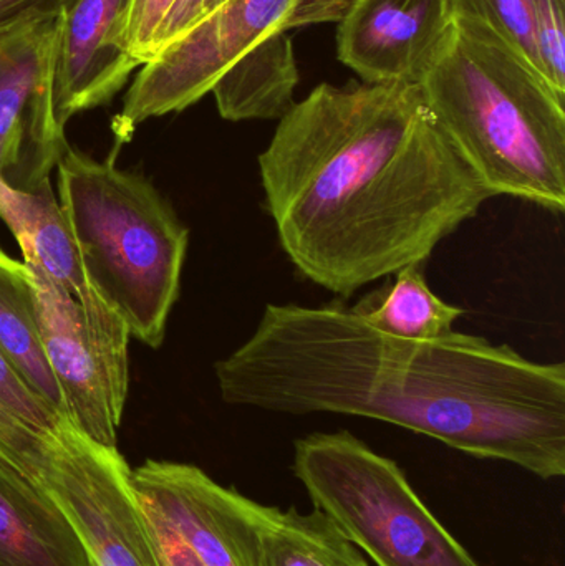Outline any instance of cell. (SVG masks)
<instances>
[{
	"mask_svg": "<svg viewBox=\"0 0 565 566\" xmlns=\"http://www.w3.org/2000/svg\"><path fill=\"white\" fill-rule=\"evenodd\" d=\"M215 375L226 405L377 419L544 481L565 475L564 363L483 336L400 339L354 306L269 303Z\"/></svg>",
	"mask_w": 565,
	"mask_h": 566,
	"instance_id": "6da1fadb",
	"label": "cell"
},
{
	"mask_svg": "<svg viewBox=\"0 0 565 566\" xmlns=\"http://www.w3.org/2000/svg\"><path fill=\"white\" fill-rule=\"evenodd\" d=\"M258 163L282 251L344 298L425 264L491 199L405 83H321Z\"/></svg>",
	"mask_w": 565,
	"mask_h": 566,
	"instance_id": "7a4b0ae2",
	"label": "cell"
},
{
	"mask_svg": "<svg viewBox=\"0 0 565 566\" xmlns=\"http://www.w3.org/2000/svg\"><path fill=\"white\" fill-rule=\"evenodd\" d=\"M435 122L480 185L565 211V99L491 30L454 20L420 85Z\"/></svg>",
	"mask_w": 565,
	"mask_h": 566,
	"instance_id": "3957f363",
	"label": "cell"
},
{
	"mask_svg": "<svg viewBox=\"0 0 565 566\" xmlns=\"http://www.w3.org/2000/svg\"><path fill=\"white\" fill-rule=\"evenodd\" d=\"M116 151L96 161L72 146L56 165V201L86 274L132 338L165 339L181 286L189 231L151 182L123 171Z\"/></svg>",
	"mask_w": 565,
	"mask_h": 566,
	"instance_id": "277c9868",
	"label": "cell"
},
{
	"mask_svg": "<svg viewBox=\"0 0 565 566\" xmlns=\"http://www.w3.org/2000/svg\"><path fill=\"white\" fill-rule=\"evenodd\" d=\"M294 474L377 566H481L418 497L394 459L352 432H314L294 444Z\"/></svg>",
	"mask_w": 565,
	"mask_h": 566,
	"instance_id": "5b68a950",
	"label": "cell"
},
{
	"mask_svg": "<svg viewBox=\"0 0 565 566\" xmlns=\"http://www.w3.org/2000/svg\"><path fill=\"white\" fill-rule=\"evenodd\" d=\"M352 0H224L139 69L113 119L116 145L142 123L189 108L255 43L301 27L341 22Z\"/></svg>",
	"mask_w": 565,
	"mask_h": 566,
	"instance_id": "8992f818",
	"label": "cell"
},
{
	"mask_svg": "<svg viewBox=\"0 0 565 566\" xmlns=\"http://www.w3.org/2000/svg\"><path fill=\"white\" fill-rule=\"evenodd\" d=\"M39 485L65 515L93 566H163L132 469L118 448L79 432L52 452Z\"/></svg>",
	"mask_w": 565,
	"mask_h": 566,
	"instance_id": "52a82bcc",
	"label": "cell"
},
{
	"mask_svg": "<svg viewBox=\"0 0 565 566\" xmlns=\"http://www.w3.org/2000/svg\"><path fill=\"white\" fill-rule=\"evenodd\" d=\"M22 262L29 271L40 342L66 415L92 441L116 448L128 395V355L103 342L90 328L80 303L39 265Z\"/></svg>",
	"mask_w": 565,
	"mask_h": 566,
	"instance_id": "ba28073f",
	"label": "cell"
},
{
	"mask_svg": "<svg viewBox=\"0 0 565 566\" xmlns=\"http://www.w3.org/2000/svg\"><path fill=\"white\" fill-rule=\"evenodd\" d=\"M59 17L0 40V178L23 192L52 189L53 169L70 146L53 113Z\"/></svg>",
	"mask_w": 565,
	"mask_h": 566,
	"instance_id": "9c48e42d",
	"label": "cell"
},
{
	"mask_svg": "<svg viewBox=\"0 0 565 566\" xmlns=\"http://www.w3.org/2000/svg\"><path fill=\"white\" fill-rule=\"evenodd\" d=\"M151 502L206 566H259L264 505L182 462L148 459L132 471Z\"/></svg>",
	"mask_w": 565,
	"mask_h": 566,
	"instance_id": "30bf717a",
	"label": "cell"
},
{
	"mask_svg": "<svg viewBox=\"0 0 565 566\" xmlns=\"http://www.w3.org/2000/svg\"><path fill=\"white\" fill-rule=\"evenodd\" d=\"M453 23L451 0H352L338 22V60L368 85H420Z\"/></svg>",
	"mask_w": 565,
	"mask_h": 566,
	"instance_id": "8fae6325",
	"label": "cell"
},
{
	"mask_svg": "<svg viewBox=\"0 0 565 566\" xmlns=\"http://www.w3.org/2000/svg\"><path fill=\"white\" fill-rule=\"evenodd\" d=\"M129 6L132 0H73L59 17L52 99L60 128L112 102L142 69L128 45Z\"/></svg>",
	"mask_w": 565,
	"mask_h": 566,
	"instance_id": "7c38bea8",
	"label": "cell"
},
{
	"mask_svg": "<svg viewBox=\"0 0 565 566\" xmlns=\"http://www.w3.org/2000/svg\"><path fill=\"white\" fill-rule=\"evenodd\" d=\"M0 219L19 242L23 261L39 265L80 303L86 323L103 342L128 353V325L86 274L53 189L23 192L0 178Z\"/></svg>",
	"mask_w": 565,
	"mask_h": 566,
	"instance_id": "4fadbf2b",
	"label": "cell"
},
{
	"mask_svg": "<svg viewBox=\"0 0 565 566\" xmlns=\"http://www.w3.org/2000/svg\"><path fill=\"white\" fill-rule=\"evenodd\" d=\"M0 566H93L65 515L0 461Z\"/></svg>",
	"mask_w": 565,
	"mask_h": 566,
	"instance_id": "5bb4252c",
	"label": "cell"
},
{
	"mask_svg": "<svg viewBox=\"0 0 565 566\" xmlns=\"http://www.w3.org/2000/svg\"><path fill=\"white\" fill-rule=\"evenodd\" d=\"M301 73L289 33H275L242 53L212 86L228 122L281 119L294 106Z\"/></svg>",
	"mask_w": 565,
	"mask_h": 566,
	"instance_id": "9a60e30c",
	"label": "cell"
},
{
	"mask_svg": "<svg viewBox=\"0 0 565 566\" xmlns=\"http://www.w3.org/2000/svg\"><path fill=\"white\" fill-rule=\"evenodd\" d=\"M79 428L36 395L0 355V461L39 484L53 451Z\"/></svg>",
	"mask_w": 565,
	"mask_h": 566,
	"instance_id": "2e32d148",
	"label": "cell"
},
{
	"mask_svg": "<svg viewBox=\"0 0 565 566\" xmlns=\"http://www.w3.org/2000/svg\"><path fill=\"white\" fill-rule=\"evenodd\" d=\"M0 355L49 405L66 415L62 392L46 363L33 312L25 264L0 248ZM69 416V415H66ZM70 418V416H69Z\"/></svg>",
	"mask_w": 565,
	"mask_h": 566,
	"instance_id": "e0dca14e",
	"label": "cell"
},
{
	"mask_svg": "<svg viewBox=\"0 0 565 566\" xmlns=\"http://www.w3.org/2000/svg\"><path fill=\"white\" fill-rule=\"evenodd\" d=\"M259 566H368L362 552L324 512L301 514L264 505Z\"/></svg>",
	"mask_w": 565,
	"mask_h": 566,
	"instance_id": "ac0fdd59",
	"label": "cell"
},
{
	"mask_svg": "<svg viewBox=\"0 0 565 566\" xmlns=\"http://www.w3.org/2000/svg\"><path fill=\"white\" fill-rule=\"evenodd\" d=\"M425 264L408 265L378 298H365L354 306L362 318L384 335L400 339L441 338L463 315L461 306L443 302L428 286Z\"/></svg>",
	"mask_w": 565,
	"mask_h": 566,
	"instance_id": "d6986e66",
	"label": "cell"
},
{
	"mask_svg": "<svg viewBox=\"0 0 565 566\" xmlns=\"http://www.w3.org/2000/svg\"><path fill=\"white\" fill-rule=\"evenodd\" d=\"M451 12L453 20L491 30L544 76L534 36L531 0H451Z\"/></svg>",
	"mask_w": 565,
	"mask_h": 566,
	"instance_id": "ffe728a7",
	"label": "cell"
},
{
	"mask_svg": "<svg viewBox=\"0 0 565 566\" xmlns=\"http://www.w3.org/2000/svg\"><path fill=\"white\" fill-rule=\"evenodd\" d=\"M531 7L544 76L565 99V0H531Z\"/></svg>",
	"mask_w": 565,
	"mask_h": 566,
	"instance_id": "44dd1931",
	"label": "cell"
},
{
	"mask_svg": "<svg viewBox=\"0 0 565 566\" xmlns=\"http://www.w3.org/2000/svg\"><path fill=\"white\" fill-rule=\"evenodd\" d=\"M176 0H132L128 13V45L133 56L146 65L158 53L163 25Z\"/></svg>",
	"mask_w": 565,
	"mask_h": 566,
	"instance_id": "7402d4cb",
	"label": "cell"
},
{
	"mask_svg": "<svg viewBox=\"0 0 565 566\" xmlns=\"http://www.w3.org/2000/svg\"><path fill=\"white\" fill-rule=\"evenodd\" d=\"M73 0H0V40L33 23L55 19Z\"/></svg>",
	"mask_w": 565,
	"mask_h": 566,
	"instance_id": "603a6c76",
	"label": "cell"
},
{
	"mask_svg": "<svg viewBox=\"0 0 565 566\" xmlns=\"http://www.w3.org/2000/svg\"><path fill=\"white\" fill-rule=\"evenodd\" d=\"M139 499H142L143 509H145L146 517H148L149 525H151L161 565L206 566L202 564L201 558L192 552V548L179 537L178 532L159 514L158 509L151 502L143 499L142 495H139Z\"/></svg>",
	"mask_w": 565,
	"mask_h": 566,
	"instance_id": "cb8c5ba5",
	"label": "cell"
},
{
	"mask_svg": "<svg viewBox=\"0 0 565 566\" xmlns=\"http://www.w3.org/2000/svg\"><path fill=\"white\" fill-rule=\"evenodd\" d=\"M205 2L206 0H176L165 25H163L158 52L176 36L181 35L202 15Z\"/></svg>",
	"mask_w": 565,
	"mask_h": 566,
	"instance_id": "d4e9b609",
	"label": "cell"
},
{
	"mask_svg": "<svg viewBox=\"0 0 565 566\" xmlns=\"http://www.w3.org/2000/svg\"><path fill=\"white\" fill-rule=\"evenodd\" d=\"M221 2H224V0H206L205 12H202V15H205L206 12H209V10L215 9V7L219 6Z\"/></svg>",
	"mask_w": 565,
	"mask_h": 566,
	"instance_id": "484cf974",
	"label": "cell"
}]
</instances>
